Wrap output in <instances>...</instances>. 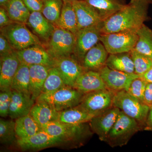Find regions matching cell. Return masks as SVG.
<instances>
[{"label": "cell", "mask_w": 152, "mask_h": 152, "mask_svg": "<svg viewBox=\"0 0 152 152\" xmlns=\"http://www.w3.org/2000/svg\"><path fill=\"white\" fill-rule=\"evenodd\" d=\"M99 113H92L80 105L60 112L58 121L72 124H79L89 122L96 115Z\"/></svg>", "instance_id": "obj_23"}, {"label": "cell", "mask_w": 152, "mask_h": 152, "mask_svg": "<svg viewBox=\"0 0 152 152\" xmlns=\"http://www.w3.org/2000/svg\"><path fill=\"white\" fill-rule=\"evenodd\" d=\"M26 25L40 40L43 41V45L48 42L56 27L39 12L31 13Z\"/></svg>", "instance_id": "obj_18"}, {"label": "cell", "mask_w": 152, "mask_h": 152, "mask_svg": "<svg viewBox=\"0 0 152 152\" xmlns=\"http://www.w3.org/2000/svg\"><path fill=\"white\" fill-rule=\"evenodd\" d=\"M29 91L32 98L37 101L42 92L50 67L41 65H30Z\"/></svg>", "instance_id": "obj_22"}, {"label": "cell", "mask_w": 152, "mask_h": 152, "mask_svg": "<svg viewBox=\"0 0 152 152\" xmlns=\"http://www.w3.org/2000/svg\"><path fill=\"white\" fill-rule=\"evenodd\" d=\"M144 102L148 105L152 104V83H147L144 95Z\"/></svg>", "instance_id": "obj_41"}, {"label": "cell", "mask_w": 152, "mask_h": 152, "mask_svg": "<svg viewBox=\"0 0 152 152\" xmlns=\"http://www.w3.org/2000/svg\"><path fill=\"white\" fill-rule=\"evenodd\" d=\"M113 106L135 120L142 127L145 125L149 105L139 100L127 91L115 92Z\"/></svg>", "instance_id": "obj_4"}, {"label": "cell", "mask_w": 152, "mask_h": 152, "mask_svg": "<svg viewBox=\"0 0 152 152\" xmlns=\"http://www.w3.org/2000/svg\"><path fill=\"white\" fill-rule=\"evenodd\" d=\"M15 123L12 120H0V142L2 145H11L16 143L18 137L15 129Z\"/></svg>", "instance_id": "obj_33"}, {"label": "cell", "mask_w": 152, "mask_h": 152, "mask_svg": "<svg viewBox=\"0 0 152 152\" xmlns=\"http://www.w3.org/2000/svg\"><path fill=\"white\" fill-rule=\"evenodd\" d=\"M96 9L104 20L118 11L121 10L126 4L121 0H84Z\"/></svg>", "instance_id": "obj_28"}, {"label": "cell", "mask_w": 152, "mask_h": 152, "mask_svg": "<svg viewBox=\"0 0 152 152\" xmlns=\"http://www.w3.org/2000/svg\"><path fill=\"white\" fill-rule=\"evenodd\" d=\"M121 110L113 106L96 115L90 121L89 126L93 132L96 134L101 141L106 137L118 118Z\"/></svg>", "instance_id": "obj_12"}, {"label": "cell", "mask_w": 152, "mask_h": 152, "mask_svg": "<svg viewBox=\"0 0 152 152\" xmlns=\"http://www.w3.org/2000/svg\"><path fill=\"white\" fill-rule=\"evenodd\" d=\"M31 12H42L43 7L42 0H22Z\"/></svg>", "instance_id": "obj_39"}, {"label": "cell", "mask_w": 152, "mask_h": 152, "mask_svg": "<svg viewBox=\"0 0 152 152\" xmlns=\"http://www.w3.org/2000/svg\"><path fill=\"white\" fill-rule=\"evenodd\" d=\"M53 66L58 69L65 84L72 87L79 76L86 70L82 64L72 56L55 59Z\"/></svg>", "instance_id": "obj_15"}, {"label": "cell", "mask_w": 152, "mask_h": 152, "mask_svg": "<svg viewBox=\"0 0 152 152\" xmlns=\"http://www.w3.org/2000/svg\"><path fill=\"white\" fill-rule=\"evenodd\" d=\"M141 77L148 83H152V66Z\"/></svg>", "instance_id": "obj_43"}, {"label": "cell", "mask_w": 152, "mask_h": 152, "mask_svg": "<svg viewBox=\"0 0 152 152\" xmlns=\"http://www.w3.org/2000/svg\"><path fill=\"white\" fill-rule=\"evenodd\" d=\"M130 53L134 65L135 73L143 75L152 66V59L140 53L134 49Z\"/></svg>", "instance_id": "obj_35"}, {"label": "cell", "mask_w": 152, "mask_h": 152, "mask_svg": "<svg viewBox=\"0 0 152 152\" xmlns=\"http://www.w3.org/2000/svg\"><path fill=\"white\" fill-rule=\"evenodd\" d=\"M9 17L7 11L4 8L1 7L0 8V28L6 26L12 23Z\"/></svg>", "instance_id": "obj_40"}, {"label": "cell", "mask_w": 152, "mask_h": 152, "mask_svg": "<svg viewBox=\"0 0 152 152\" xmlns=\"http://www.w3.org/2000/svg\"><path fill=\"white\" fill-rule=\"evenodd\" d=\"M12 95V90L1 91L0 93V115L3 118L8 116Z\"/></svg>", "instance_id": "obj_37"}, {"label": "cell", "mask_w": 152, "mask_h": 152, "mask_svg": "<svg viewBox=\"0 0 152 152\" xmlns=\"http://www.w3.org/2000/svg\"><path fill=\"white\" fill-rule=\"evenodd\" d=\"M15 123L18 139L29 137L42 129L29 114L16 119Z\"/></svg>", "instance_id": "obj_26"}, {"label": "cell", "mask_w": 152, "mask_h": 152, "mask_svg": "<svg viewBox=\"0 0 152 152\" xmlns=\"http://www.w3.org/2000/svg\"><path fill=\"white\" fill-rule=\"evenodd\" d=\"M106 66L112 69L135 73L134 65L130 52L109 54Z\"/></svg>", "instance_id": "obj_25"}, {"label": "cell", "mask_w": 152, "mask_h": 152, "mask_svg": "<svg viewBox=\"0 0 152 152\" xmlns=\"http://www.w3.org/2000/svg\"><path fill=\"white\" fill-rule=\"evenodd\" d=\"M148 113L146 121V129L152 130V104L149 105Z\"/></svg>", "instance_id": "obj_42"}, {"label": "cell", "mask_w": 152, "mask_h": 152, "mask_svg": "<svg viewBox=\"0 0 152 152\" xmlns=\"http://www.w3.org/2000/svg\"><path fill=\"white\" fill-rule=\"evenodd\" d=\"M25 25L13 22L0 28L1 34L5 37L16 51L35 45H43L37 36L31 32Z\"/></svg>", "instance_id": "obj_6"}, {"label": "cell", "mask_w": 152, "mask_h": 152, "mask_svg": "<svg viewBox=\"0 0 152 152\" xmlns=\"http://www.w3.org/2000/svg\"><path fill=\"white\" fill-rule=\"evenodd\" d=\"M87 123L72 124L55 121L44 125L42 128L51 135L61 138L67 142L80 145L94 133L89 125Z\"/></svg>", "instance_id": "obj_2"}, {"label": "cell", "mask_w": 152, "mask_h": 152, "mask_svg": "<svg viewBox=\"0 0 152 152\" xmlns=\"http://www.w3.org/2000/svg\"><path fill=\"white\" fill-rule=\"evenodd\" d=\"M10 0H0V6L2 7L5 8L8 4Z\"/></svg>", "instance_id": "obj_44"}, {"label": "cell", "mask_w": 152, "mask_h": 152, "mask_svg": "<svg viewBox=\"0 0 152 152\" xmlns=\"http://www.w3.org/2000/svg\"><path fill=\"white\" fill-rule=\"evenodd\" d=\"M107 88L115 92L127 91L133 80L141 77L135 73H128L112 69L107 66L99 71Z\"/></svg>", "instance_id": "obj_11"}, {"label": "cell", "mask_w": 152, "mask_h": 152, "mask_svg": "<svg viewBox=\"0 0 152 152\" xmlns=\"http://www.w3.org/2000/svg\"><path fill=\"white\" fill-rule=\"evenodd\" d=\"M4 8L13 21L26 24L31 12L22 0H10Z\"/></svg>", "instance_id": "obj_30"}, {"label": "cell", "mask_w": 152, "mask_h": 152, "mask_svg": "<svg viewBox=\"0 0 152 152\" xmlns=\"http://www.w3.org/2000/svg\"><path fill=\"white\" fill-rule=\"evenodd\" d=\"M21 63L28 65H41L53 66L55 59L43 45H35L17 51Z\"/></svg>", "instance_id": "obj_14"}, {"label": "cell", "mask_w": 152, "mask_h": 152, "mask_svg": "<svg viewBox=\"0 0 152 152\" xmlns=\"http://www.w3.org/2000/svg\"><path fill=\"white\" fill-rule=\"evenodd\" d=\"M138 39L134 49L152 59V31L143 25L137 31Z\"/></svg>", "instance_id": "obj_31"}, {"label": "cell", "mask_w": 152, "mask_h": 152, "mask_svg": "<svg viewBox=\"0 0 152 152\" xmlns=\"http://www.w3.org/2000/svg\"><path fill=\"white\" fill-rule=\"evenodd\" d=\"M64 2H71L72 3L74 2L78 1H84V0H63Z\"/></svg>", "instance_id": "obj_46"}, {"label": "cell", "mask_w": 152, "mask_h": 152, "mask_svg": "<svg viewBox=\"0 0 152 152\" xmlns=\"http://www.w3.org/2000/svg\"><path fill=\"white\" fill-rule=\"evenodd\" d=\"M137 31H126L102 34L100 42L109 54L128 53L134 49L138 39Z\"/></svg>", "instance_id": "obj_8"}, {"label": "cell", "mask_w": 152, "mask_h": 152, "mask_svg": "<svg viewBox=\"0 0 152 152\" xmlns=\"http://www.w3.org/2000/svg\"><path fill=\"white\" fill-rule=\"evenodd\" d=\"M42 1H43V0H42Z\"/></svg>", "instance_id": "obj_47"}, {"label": "cell", "mask_w": 152, "mask_h": 152, "mask_svg": "<svg viewBox=\"0 0 152 152\" xmlns=\"http://www.w3.org/2000/svg\"><path fill=\"white\" fill-rule=\"evenodd\" d=\"M16 51L3 34H0V55L1 57L8 55Z\"/></svg>", "instance_id": "obj_38"}, {"label": "cell", "mask_w": 152, "mask_h": 152, "mask_svg": "<svg viewBox=\"0 0 152 152\" xmlns=\"http://www.w3.org/2000/svg\"><path fill=\"white\" fill-rule=\"evenodd\" d=\"M66 86L56 67H51L44 83L42 94H50Z\"/></svg>", "instance_id": "obj_34"}, {"label": "cell", "mask_w": 152, "mask_h": 152, "mask_svg": "<svg viewBox=\"0 0 152 152\" xmlns=\"http://www.w3.org/2000/svg\"><path fill=\"white\" fill-rule=\"evenodd\" d=\"M30 80L29 66L21 63L12 81L11 89L31 96L29 91Z\"/></svg>", "instance_id": "obj_29"}, {"label": "cell", "mask_w": 152, "mask_h": 152, "mask_svg": "<svg viewBox=\"0 0 152 152\" xmlns=\"http://www.w3.org/2000/svg\"><path fill=\"white\" fill-rule=\"evenodd\" d=\"M59 113L46 103L36 101L29 114L42 127L50 122L58 121Z\"/></svg>", "instance_id": "obj_24"}, {"label": "cell", "mask_w": 152, "mask_h": 152, "mask_svg": "<svg viewBox=\"0 0 152 152\" xmlns=\"http://www.w3.org/2000/svg\"><path fill=\"white\" fill-rule=\"evenodd\" d=\"M147 83L148 82L142 77L137 78L131 83L127 92L139 100L145 103L144 95Z\"/></svg>", "instance_id": "obj_36"}, {"label": "cell", "mask_w": 152, "mask_h": 152, "mask_svg": "<svg viewBox=\"0 0 152 152\" xmlns=\"http://www.w3.org/2000/svg\"><path fill=\"white\" fill-rule=\"evenodd\" d=\"M101 23L96 26L79 30L75 35V45L73 55L81 64L87 52L100 42L102 34Z\"/></svg>", "instance_id": "obj_9"}, {"label": "cell", "mask_w": 152, "mask_h": 152, "mask_svg": "<svg viewBox=\"0 0 152 152\" xmlns=\"http://www.w3.org/2000/svg\"><path fill=\"white\" fill-rule=\"evenodd\" d=\"M21 62L15 51L1 57L0 60V89L1 91L11 89V86Z\"/></svg>", "instance_id": "obj_16"}, {"label": "cell", "mask_w": 152, "mask_h": 152, "mask_svg": "<svg viewBox=\"0 0 152 152\" xmlns=\"http://www.w3.org/2000/svg\"><path fill=\"white\" fill-rule=\"evenodd\" d=\"M150 1V0H131L130 3H132L134 2L137 1H143L148 3L149 1Z\"/></svg>", "instance_id": "obj_45"}, {"label": "cell", "mask_w": 152, "mask_h": 152, "mask_svg": "<svg viewBox=\"0 0 152 152\" xmlns=\"http://www.w3.org/2000/svg\"><path fill=\"white\" fill-rule=\"evenodd\" d=\"M84 95L73 87L65 86L54 92L41 94L37 101H43L60 112L78 105Z\"/></svg>", "instance_id": "obj_5"}, {"label": "cell", "mask_w": 152, "mask_h": 152, "mask_svg": "<svg viewBox=\"0 0 152 152\" xmlns=\"http://www.w3.org/2000/svg\"><path fill=\"white\" fill-rule=\"evenodd\" d=\"M56 27L68 30L75 35L77 33V20L72 3L64 2L61 15Z\"/></svg>", "instance_id": "obj_27"}, {"label": "cell", "mask_w": 152, "mask_h": 152, "mask_svg": "<svg viewBox=\"0 0 152 152\" xmlns=\"http://www.w3.org/2000/svg\"><path fill=\"white\" fill-rule=\"evenodd\" d=\"M79 30L100 24L103 20L96 9L85 1L72 3Z\"/></svg>", "instance_id": "obj_17"}, {"label": "cell", "mask_w": 152, "mask_h": 152, "mask_svg": "<svg viewBox=\"0 0 152 152\" xmlns=\"http://www.w3.org/2000/svg\"><path fill=\"white\" fill-rule=\"evenodd\" d=\"M66 142L64 139L51 135L42 129L29 137L18 139L17 144L22 150L35 151L54 146Z\"/></svg>", "instance_id": "obj_13"}, {"label": "cell", "mask_w": 152, "mask_h": 152, "mask_svg": "<svg viewBox=\"0 0 152 152\" xmlns=\"http://www.w3.org/2000/svg\"><path fill=\"white\" fill-rule=\"evenodd\" d=\"M76 36L70 31L56 27L48 42L43 45L54 59L73 54Z\"/></svg>", "instance_id": "obj_7"}, {"label": "cell", "mask_w": 152, "mask_h": 152, "mask_svg": "<svg viewBox=\"0 0 152 152\" xmlns=\"http://www.w3.org/2000/svg\"><path fill=\"white\" fill-rule=\"evenodd\" d=\"M63 4V0H43L41 12L46 18L56 26L61 15Z\"/></svg>", "instance_id": "obj_32"}, {"label": "cell", "mask_w": 152, "mask_h": 152, "mask_svg": "<svg viewBox=\"0 0 152 152\" xmlns=\"http://www.w3.org/2000/svg\"><path fill=\"white\" fill-rule=\"evenodd\" d=\"M143 1L130 3L101 23L102 34L123 31H137L147 19V5Z\"/></svg>", "instance_id": "obj_1"}, {"label": "cell", "mask_w": 152, "mask_h": 152, "mask_svg": "<svg viewBox=\"0 0 152 152\" xmlns=\"http://www.w3.org/2000/svg\"><path fill=\"white\" fill-rule=\"evenodd\" d=\"M142 128L135 120L121 111L104 142L112 148L124 146Z\"/></svg>", "instance_id": "obj_3"}, {"label": "cell", "mask_w": 152, "mask_h": 152, "mask_svg": "<svg viewBox=\"0 0 152 152\" xmlns=\"http://www.w3.org/2000/svg\"><path fill=\"white\" fill-rule=\"evenodd\" d=\"M109 53L103 44L99 42L85 55L82 65L86 70L99 72L106 66Z\"/></svg>", "instance_id": "obj_20"}, {"label": "cell", "mask_w": 152, "mask_h": 152, "mask_svg": "<svg viewBox=\"0 0 152 152\" xmlns=\"http://www.w3.org/2000/svg\"><path fill=\"white\" fill-rule=\"evenodd\" d=\"M73 88L84 94L107 89L99 72L86 70L79 76Z\"/></svg>", "instance_id": "obj_19"}, {"label": "cell", "mask_w": 152, "mask_h": 152, "mask_svg": "<svg viewBox=\"0 0 152 152\" xmlns=\"http://www.w3.org/2000/svg\"><path fill=\"white\" fill-rule=\"evenodd\" d=\"M115 94L107 88L87 93L79 105L88 111L100 113L113 107Z\"/></svg>", "instance_id": "obj_10"}, {"label": "cell", "mask_w": 152, "mask_h": 152, "mask_svg": "<svg viewBox=\"0 0 152 152\" xmlns=\"http://www.w3.org/2000/svg\"><path fill=\"white\" fill-rule=\"evenodd\" d=\"M35 101L30 95L12 90L9 116L16 119L30 113Z\"/></svg>", "instance_id": "obj_21"}]
</instances>
